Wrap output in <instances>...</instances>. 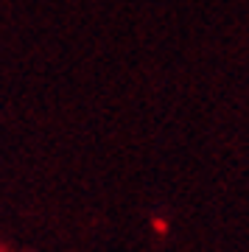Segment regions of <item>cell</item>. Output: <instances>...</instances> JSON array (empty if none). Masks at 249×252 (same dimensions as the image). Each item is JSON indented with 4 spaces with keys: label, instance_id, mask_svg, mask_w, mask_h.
<instances>
[]
</instances>
